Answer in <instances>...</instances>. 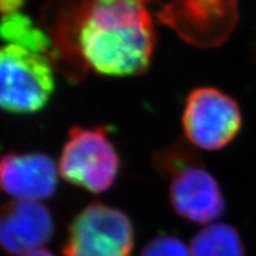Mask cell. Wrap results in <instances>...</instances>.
I'll list each match as a JSON object with an SVG mask.
<instances>
[{
    "label": "cell",
    "instance_id": "obj_1",
    "mask_svg": "<svg viewBox=\"0 0 256 256\" xmlns=\"http://www.w3.org/2000/svg\"><path fill=\"white\" fill-rule=\"evenodd\" d=\"M156 42L146 2H80L78 49L86 69L112 78L140 75L151 64Z\"/></svg>",
    "mask_w": 256,
    "mask_h": 256
},
{
    "label": "cell",
    "instance_id": "obj_2",
    "mask_svg": "<svg viewBox=\"0 0 256 256\" xmlns=\"http://www.w3.org/2000/svg\"><path fill=\"white\" fill-rule=\"evenodd\" d=\"M54 92V66L46 55L11 44L0 48V110L37 113Z\"/></svg>",
    "mask_w": 256,
    "mask_h": 256
},
{
    "label": "cell",
    "instance_id": "obj_3",
    "mask_svg": "<svg viewBox=\"0 0 256 256\" xmlns=\"http://www.w3.org/2000/svg\"><path fill=\"white\" fill-rule=\"evenodd\" d=\"M120 166L107 128L75 126L69 130L58 160L64 180L92 194H101L113 186Z\"/></svg>",
    "mask_w": 256,
    "mask_h": 256
},
{
    "label": "cell",
    "instance_id": "obj_4",
    "mask_svg": "<svg viewBox=\"0 0 256 256\" xmlns=\"http://www.w3.org/2000/svg\"><path fill=\"white\" fill-rule=\"evenodd\" d=\"M133 224L124 211L107 204H89L70 223L64 256H132Z\"/></svg>",
    "mask_w": 256,
    "mask_h": 256
},
{
    "label": "cell",
    "instance_id": "obj_5",
    "mask_svg": "<svg viewBox=\"0 0 256 256\" xmlns=\"http://www.w3.org/2000/svg\"><path fill=\"white\" fill-rule=\"evenodd\" d=\"M182 124L191 145L216 151L238 136L242 115L238 102L229 95L216 88L202 87L188 95Z\"/></svg>",
    "mask_w": 256,
    "mask_h": 256
},
{
    "label": "cell",
    "instance_id": "obj_6",
    "mask_svg": "<svg viewBox=\"0 0 256 256\" xmlns=\"http://www.w3.org/2000/svg\"><path fill=\"white\" fill-rule=\"evenodd\" d=\"M183 40L202 48L220 46L238 22L235 2H174L158 14Z\"/></svg>",
    "mask_w": 256,
    "mask_h": 256
},
{
    "label": "cell",
    "instance_id": "obj_7",
    "mask_svg": "<svg viewBox=\"0 0 256 256\" xmlns=\"http://www.w3.org/2000/svg\"><path fill=\"white\" fill-rule=\"evenodd\" d=\"M170 178V203L182 218L211 224L224 212L226 203L220 185L198 160L177 170Z\"/></svg>",
    "mask_w": 256,
    "mask_h": 256
},
{
    "label": "cell",
    "instance_id": "obj_8",
    "mask_svg": "<svg viewBox=\"0 0 256 256\" xmlns=\"http://www.w3.org/2000/svg\"><path fill=\"white\" fill-rule=\"evenodd\" d=\"M54 218L40 202L11 200L0 208V248L24 256L44 249L54 236Z\"/></svg>",
    "mask_w": 256,
    "mask_h": 256
},
{
    "label": "cell",
    "instance_id": "obj_9",
    "mask_svg": "<svg viewBox=\"0 0 256 256\" xmlns=\"http://www.w3.org/2000/svg\"><path fill=\"white\" fill-rule=\"evenodd\" d=\"M58 166L44 153H8L0 156V190L14 200L40 202L56 192Z\"/></svg>",
    "mask_w": 256,
    "mask_h": 256
},
{
    "label": "cell",
    "instance_id": "obj_10",
    "mask_svg": "<svg viewBox=\"0 0 256 256\" xmlns=\"http://www.w3.org/2000/svg\"><path fill=\"white\" fill-rule=\"evenodd\" d=\"M191 256H244L238 230L229 224L211 223L196 234L190 246Z\"/></svg>",
    "mask_w": 256,
    "mask_h": 256
},
{
    "label": "cell",
    "instance_id": "obj_11",
    "mask_svg": "<svg viewBox=\"0 0 256 256\" xmlns=\"http://www.w3.org/2000/svg\"><path fill=\"white\" fill-rule=\"evenodd\" d=\"M0 38L8 42V44L42 54L48 58L52 49L46 31L34 25L30 17L20 12L2 16L0 19Z\"/></svg>",
    "mask_w": 256,
    "mask_h": 256
},
{
    "label": "cell",
    "instance_id": "obj_12",
    "mask_svg": "<svg viewBox=\"0 0 256 256\" xmlns=\"http://www.w3.org/2000/svg\"><path fill=\"white\" fill-rule=\"evenodd\" d=\"M140 256H191V252L182 240L162 234L150 240Z\"/></svg>",
    "mask_w": 256,
    "mask_h": 256
},
{
    "label": "cell",
    "instance_id": "obj_13",
    "mask_svg": "<svg viewBox=\"0 0 256 256\" xmlns=\"http://www.w3.org/2000/svg\"><path fill=\"white\" fill-rule=\"evenodd\" d=\"M23 5V2H17V0H10V2L2 0V2H0V14L2 16L16 14V12H19V10H20Z\"/></svg>",
    "mask_w": 256,
    "mask_h": 256
},
{
    "label": "cell",
    "instance_id": "obj_14",
    "mask_svg": "<svg viewBox=\"0 0 256 256\" xmlns=\"http://www.w3.org/2000/svg\"><path fill=\"white\" fill-rule=\"evenodd\" d=\"M24 256H55L52 252L46 250V249H40V250H36L34 252H30V254H26Z\"/></svg>",
    "mask_w": 256,
    "mask_h": 256
}]
</instances>
